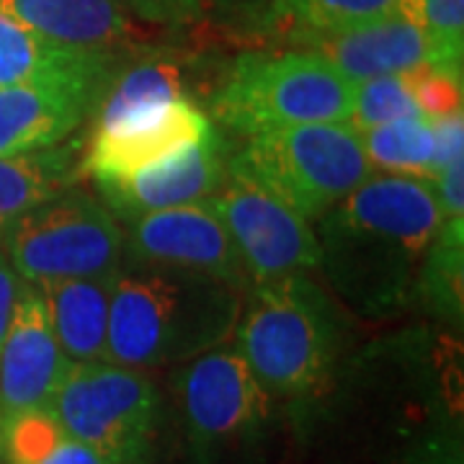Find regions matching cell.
Instances as JSON below:
<instances>
[{"mask_svg":"<svg viewBox=\"0 0 464 464\" xmlns=\"http://www.w3.org/2000/svg\"><path fill=\"white\" fill-rule=\"evenodd\" d=\"M444 225L436 183L372 173L317 219L320 268L364 313H392L415 299L426 253Z\"/></svg>","mask_w":464,"mask_h":464,"instance_id":"obj_1","label":"cell"},{"mask_svg":"<svg viewBox=\"0 0 464 464\" xmlns=\"http://www.w3.org/2000/svg\"><path fill=\"white\" fill-rule=\"evenodd\" d=\"M243 292L179 268L116 271L103 362L132 369L191 362L235 335Z\"/></svg>","mask_w":464,"mask_h":464,"instance_id":"obj_2","label":"cell"},{"mask_svg":"<svg viewBox=\"0 0 464 464\" xmlns=\"http://www.w3.org/2000/svg\"><path fill=\"white\" fill-rule=\"evenodd\" d=\"M235 328V348L268 400L317 398L343 351V317L307 274L253 286Z\"/></svg>","mask_w":464,"mask_h":464,"instance_id":"obj_3","label":"cell"},{"mask_svg":"<svg viewBox=\"0 0 464 464\" xmlns=\"http://www.w3.org/2000/svg\"><path fill=\"white\" fill-rule=\"evenodd\" d=\"M353 85L356 81L315 52L248 54L215 93L212 114L243 137L295 124L348 121Z\"/></svg>","mask_w":464,"mask_h":464,"instance_id":"obj_4","label":"cell"},{"mask_svg":"<svg viewBox=\"0 0 464 464\" xmlns=\"http://www.w3.org/2000/svg\"><path fill=\"white\" fill-rule=\"evenodd\" d=\"M230 158L310 222L328 215L374 173L359 130L348 121L250 134Z\"/></svg>","mask_w":464,"mask_h":464,"instance_id":"obj_5","label":"cell"},{"mask_svg":"<svg viewBox=\"0 0 464 464\" xmlns=\"http://www.w3.org/2000/svg\"><path fill=\"white\" fill-rule=\"evenodd\" d=\"M50 411L106 464L152 462L163 402L145 369L111 362L70 364Z\"/></svg>","mask_w":464,"mask_h":464,"instance_id":"obj_6","label":"cell"},{"mask_svg":"<svg viewBox=\"0 0 464 464\" xmlns=\"http://www.w3.org/2000/svg\"><path fill=\"white\" fill-rule=\"evenodd\" d=\"M0 248L32 286L103 276L124 264V225L99 197L72 186L21 217Z\"/></svg>","mask_w":464,"mask_h":464,"instance_id":"obj_7","label":"cell"},{"mask_svg":"<svg viewBox=\"0 0 464 464\" xmlns=\"http://www.w3.org/2000/svg\"><path fill=\"white\" fill-rule=\"evenodd\" d=\"M215 204L253 286L320 268V246L310 222L232 158Z\"/></svg>","mask_w":464,"mask_h":464,"instance_id":"obj_8","label":"cell"},{"mask_svg":"<svg viewBox=\"0 0 464 464\" xmlns=\"http://www.w3.org/2000/svg\"><path fill=\"white\" fill-rule=\"evenodd\" d=\"M124 227L121 266L197 271L230 284L243 295L253 289L215 197L134 217Z\"/></svg>","mask_w":464,"mask_h":464,"instance_id":"obj_9","label":"cell"},{"mask_svg":"<svg viewBox=\"0 0 464 464\" xmlns=\"http://www.w3.org/2000/svg\"><path fill=\"white\" fill-rule=\"evenodd\" d=\"M176 395L188 439L201 451L248 441L266 423L271 402L235 346L191 359L176 377Z\"/></svg>","mask_w":464,"mask_h":464,"instance_id":"obj_10","label":"cell"},{"mask_svg":"<svg viewBox=\"0 0 464 464\" xmlns=\"http://www.w3.org/2000/svg\"><path fill=\"white\" fill-rule=\"evenodd\" d=\"M215 124L191 99L150 103L124 114L96 119L85 140L83 173L93 181L130 179L201 140Z\"/></svg>","mask_w":464,"mask_h":464,"instance_id":"obj_11","label":"cell"},{"mask_svg":"<svg viewBox=\"0 0 464 464\" xmlns=\"http://www.w3.org/2000/svg\"><path fill=\"white\" fill-rule=\"evenodd\" d=\"M230 145L215 127L201 140L176 150L163 160L137 170L130 179L93 181L99 199L114 212L119 222L134 217L212 199L227 179Z\"/></svg>","mask_w":464,"mask_h":464,"instance_id":"obj_12","label":"cell"},{"mask_svg":"<svg viewBox=\"0 0 464 464\" xmlns=\"http://www.w3.org/2000/svg\"><path fill=\"white\" fill-rule=\"evenodd\" d=\"M70 364L54 338L42 292L24 282L0 346V420L50 408Z\"/></svg>","mask_w":464,"mask_h":464,"instance_id":"obj_13","label":"cell"},{"mask_svg":"<svg viewBox=\"0 0 464 464\" xmlns=\"http://www.w3.org/2000/svg\"><path fill=\"white\" fill-rule=\"evenodd\" d=\"M109 85L24 83L0 88V155L54 148L96 114Z\"/></svg>","mask_w":464,"mask_h":464,"instance_id":"obj_14","label":"cell"},{"mask_svg":"<svg viewBox=\"0 0 464 464\" xmlns=\"http://www.w3.org/2000/svg\"><path fill=\"white\" fill-rule=\"evenodd\" d=\"M302 50L315 52L351 81L400 75L431 65L433 52L426 32L402 16H387L338 32L295 36Z\"/></svg>","mask_w":464,"mask_h":464,"instance_id":"obj_15","label":"cell"},{"mask_svg":"<svg viewBox=\"0 0 464 464\" xmlns=\"http://www.w3.org/2000/svg\"><path fill=\"white\" fill-rule=\"evenodd\" d=\"M0 8L39 36L75 50L114 57L140 36L124 0H0Z\"/></svg>","mask_w":464,"mask_h":464,"instance_id":"obj_16","label":"cell"},{"mask_svg":"<svg viewBox=\"0 0 464 464\" xmlns=\"http://www.w3.org/2000/svg\"><path fill=\"white\" fill-rule=\"evenodd\" d=\"M114 81V57L50 42L0 8V88L24 83Z\"/></svg>","mask_w":464,"mask_h":464,"instance_id":"obj_17","label":"cell"},{"mask_svg":"<svg viewBox=\"0 0 464 464\" xmlns=\"http://www.w3.org/2000/svg\"><path fill=\"white\" fill-rule=\"evenodd\" d=\"M83 158L85 140L75 134L39 152L0 155V243L21 217L81 183Z\"/></svg>","mask_w":464,"mask_h":464,"instance_id":"obj_18","label":"cell"},{"mask_svg":"<svg viewBox=\"0 0 464 464\" xmlns=\"http://www.w3.org/2000/svg\"><path fill=\"white\" fill-rule=\"evenodd\" d=\"M114 279L116 274H103L36 286L47 304L54 338L72 364L103 362L106 356Z\"/></svg>","mask_w":464,"mask_h":464,"instance_id":"obj_19","label":"cell"},{"mask_svg":"<svg viewBox=\"0 0 464 464\" xmlns=\"http://www.w3.org/2000/svg\"><path fill=\"white\" fill-rule=\"evenodd\" d=\"M8 464H106L78 441L50 408L18 413L3 420V449Z\"/></svg>","mask_w":464,"mask_h":464,"instance_id":"obj_20","label":"cell"},{"mask_svg":"<svg viewBox=\"0 0 464 464\" xmlns=\"http://www.w3.org/2000/svg\"><path fill=\"white\" fill-rule=\"evenodd\" d=\"M362 145L372 168L431 181L436 158V132L429 116L398 119L372 130H362Z\"/></svg>","mask_w":464,"mask_h":464,"instance_id":"obj_21","label":"cell"},{"mask_svg":"<svg viewBox=\"0 0 464 464\" xmlns=\"http://www.w3.org/2000/svg\"><path fill=\"white\" fill-rule=\"evenodd\" d=\"M462 248L464 219H444L415 284V297L447 320H462Z\"/></svg>","mask_w":464,"mask_h":464,"instance_id":"obj_22","label":"cell"},{"mask_svg":"<svg viewBox=\"0 0 464 464\" xmlns=\"http://www.w3.org/2000/svg\"><path fill=\"white\" fill-rule=\"evenodd\" d=\"M402 0H274L271 16L289 36L338 32L400 16Z\"/></svg>","mask_w":464,"mask_h":464,"instance_id":"obj_23","label":"cell"},{"mask_svg":"<svg viewBox=\"0 0 464 464\" xmlns=\"http://www.w3.org/2000/svg\"><path fill=\"white\" fill-rule=\"evenodd\" d=\"M420 114L413 93L400 75H380V78H366L356 81L353 85V109L348 124L353 130H372L380 124H390L398 119H415Z\"/></svg>","mask_w":464,"mask_h":464,"instance_id":"obj_24","label":"cell"},{"mask_svg":"<svg viewBox=\"0 0 464 464\" xmlns=\"http://www.w3.org/2000/svg\"><path fill=\"white\" fill-rule=\"evenodd\" d=\"M420 5H423V32L431 42V65L462 72L464 0H420Z\"/></svg>","mask_w":464,"mask_h":464,"instance_id":"obj_25","label":"cell"},{"mask_svg":"<svg viewBox=\"0 0 464 464\" xmlns=\"http://www.w3.org/2000/svg\"><path fill=\"white\" fill-rule=\"evenodd\" d=\"M402 81L413 93L423 116L436 119V116L462 111V72H451L436 65H420L402 72Z\"/></svg>","mask_w":464,"mask_h":464,"instance_id":"obj_26","label":"cell"},{"mask_svg":"<svg viewBox=\"0 0 464 464\" xmlns=\"http://www.w3.org/2000/svg\"><path fill=\"white\" fill-rule=\"evenodd\" d=\"M433 121V132H436V158H433L431 181L436 176L454 163L457 158H464V114L436 116Z\"/></svg>","mask_w":464,"mask_h":464,"instance_id":"obj_27","label":"cell"},{"mask_svg":"<svg viewBox=\"0 0 464 464\" xmlns=\"http://www.w3.org/2000/svg\"><path fill=\"white\" fill-rule=\"evenodd\" d=\"M152 24H186L199 14V0H124Z\"/></svg>","mask_w":464,"mask_h":464,"instance_id":"obj_28","label":"cell"},{"mask_svg":"<svg viewBox=\"0 0 464 464\" xmlns=\"http://www.w3.org/2000/svg\"><path fill=\"white\" fill-rule=\"evenodd\" d=\"M436 194L444 219H464V158H457L436 176Z\"/></svg>","mask_w":464,"mask_h":464,"instance_id":"obj_29","label":"cell"},{"mask_svg":"<svg viewBox=\"0 0 464 464\" xmlns=\"http://www.w3.org/2000/svg\"><path fill=\"white\" fill-rule=\"evenodd\" d=\"M21 289H24V282L18 279V274L14 271V266L8 264V258L0 253V346H3V338H5L8 325H11Z\"/></svg>","mask_w":464,"mask_h":464,"instance_id":"obj_30","label":"cell"},{"mask_svg":"<svg viewBox=\"0 0 464 464\" xmlns=\"http://www.w3.org/2000/svg\"><path fill=\"white\" fill-rule=\"evenodd\" d=\"M0 449H3V420H0Z\"/></svg>","mask_w":464,"mask_h":464,"instance_id":"obj_31","label":"cell"}]
</instances>
